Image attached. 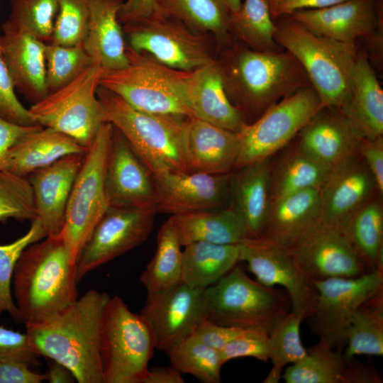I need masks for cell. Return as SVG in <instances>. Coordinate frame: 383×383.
I'll use <instances>...</instances> for the list:
<instances>
[{
    "mask_svg": "<svg viewBox=\"0 0 383 383\" xmlns=\"http://www.w3.org/2000/svg\"><path fill=\"white\" fill-rule=\"evenodd\" d=\"M224 363L240 357L269 360V334L261 330L245 329L242 335L229 342L221 350Z\"/></svg>",
    "mask_w": 383,
    "mask_h": 383,
    "instance_id": "48",
    "label": "cell"
},
{
    "mask_svg": "<svg viewBox=\"0 0 383 383\" xmlns=\"http://www.w3.org/2000/svg\"><path fill=\"white\" fill-rule=\"evenodd\" d=\"M228 9L230 14L237 12L241 6V0H222Z\"/></svg>",
    "mask_w": 383,
    "mask_h": 383,
    "instance_id": "60",
    "label": "cell"
},
{
    "mask_svg": "<svg viewBox=\"0 0 383 383\" xmlns=\"http://www.w3.org/2000/svg\"><path fill=\"white\" fill-rule=\"evenodd\" d=\"M96 94L108 122L123 134L152 177L189 172L183 152L187 117L138 111L100 85Z\"/></svg>",
    "mask_w": 383,
    "mask_h": 383,
    "instance_id": "5",
    "label": "cell"
},
{
    "mask_svg": "<svg viewBox=\"0 0 383 383\" xmlns=\"http://www.w3.org/2000/svg\"><path fill=\"white\" fill-rule=\"evenodd\" d=\"M306 355L284 370L287 383H346V360L343 349L333 348L324 339L306 349Z\"/></svg>",
    "mask_w": 383,
    "mask_h": 383,
    "instance_id": "39",
    "label": "cell"
},
{
    "mask_svg": "<svg viewBox=\"0 0 383 383\" xmlns=\"http://www.w3.org/2000/svg\"><path fill=\"white\" fill-rule=\"evenodd\" d=\"M50 360L49 370L47 372L48 381L50 383H70L77 382L72 372L62 364L47 358Z\"/></svg>",
    "mask_w": 383,
    "mask_h": 383,
    "instance_id": "59",
    "label": "cell"
},
{
    "mask_svg": "<svg viewBox=\"0 0 383 383\" xmlns=\"http://www.w3.org/2000/svg\"><path fill=\"white\" fill-rule=\"evenodd\" d=\"M245 330L220 325L204 318L192 335L204 345L221 351L229 342L242 335Z\"/></svg>",
    "mask_w": 383,
    "mask_h": 383,
    "instance_id": "51",
    "label": "cell"
},
{
    "mask_svg": "<svg viewBox=\"0 0 383 383\" xmlns=\"http://www.w3.org/2000/svg\"><path fill=\"white\" fill-rule=\"evenodd\" d=\"M240 262V244L194 242L182 250L181 282L205 289L214 284Z\"/></svg>",
    "mask_w": 383,
    "mask_h": 383,
    "instance_id": "34",
    "label": "cell"
},
{
    "mask_svg": "<svg viewBox=\"0 0 383 383\" xmlns=\"http://www.w3.org/2000/svg\"><path fill=\"white\" fill-rule=\"evenodd\" d=\"M377 1H378L379 2H380V3H382V2H383L382 0H377Z\"/></svg>",
    "mask_w": 383,
    "mask_h": 383,
    "instance_id": "62",
    "label": "cell"
},
{
    "mask_svg": "<svg viewBox=\"0 0 383 383\" xmlns=\"http://www.w3.org/2000/svg\"><path fill=\"white\" fill-rule=\"evenodd\" d=\"M104 184L109 206L157 209L158 197L152 174L114 126Z\"/></svg>",
    "mask_w": 383,
    "mask_h": 383,
    "instance_id": "17",
    "label": "cell"
},
{
    "mask_svg": "<svg viewBox=\"0 0 383 383\" xmlns=\"http://www.w3.org/2000/svg\"><path fill=\"white\" fill-rule=\"evenodd\" d=\"M28 364L13 360L0 359V383H40L48 379L47 373H37Z\"/></svg>",
    "mask_w": 383,
    "mask_h": 383,
    "instance_id": "53",
    "label": "cell"
},
{
    "mask_svg": "<svg viewBox=\"0 0 383 383\" xmlns=\"http://www.w3.org/2000/svg\"><path fill=\"white\" fill-rule=\"evenodd\" d=\"M274 20L277 44L303 67L321 106L340 109L350 95L358 54L355 43L316 35L289 15Z\"/></svg>",
    "mask_w": 383,
    "mask_h": 383,
    "instance_id": "4",
    "label": "cell"
},
{
    "mask_svg": "<svg viewBox=\"0 0 383 383\" xmlns=\"http://www.w3.org/2000/svg\"><path fill=\"white\" fill-rule=\"evenodd\" d=\"M322 108L312 86L282 99L238 133L239 147L233 171L272 157L288 145Z\"/></svg>",
    "mask_w": 383,
    "mask_h": 383,
    "instance_id": "12",
    "label": "cell"
},
{
    "mask_svg": "<svg viewBox=\"0 0 383 383\" xmlns=\"http://www.w3.org/2000/svg\"><path fill=\"white\" fill-rule=\"evenodd\" d=\"M303 320L294 312H289L269 333V360L272 367L263 382H279L284 367L297 362L306 355L300 337Z\"/></svg>",
    "mask_w": 383,
    "mask_h": 383,
    "instance_id": "42",
    "label": "cell"
},
{
    "mask_svg": "<svg viewBox=\"0 0 383 383\" xmlns=\"http://www.w3.org/2000/svg\"><path fill=\"white\" fill-rule=\"evenodd\" d=\"M216 62L228 98L246 123L311 86L303 67L288 51L253 50L232 36L218 45Z\"/></svg>",
    "mask_w": 383,
    "mask_h": 383,
    "instance_id": "1",
    "label": "cell"
},
{
    "mask_svg": "<svg viewBox=\"0 0 383 383\" xmlns=\"http://www.w3.org/2000/svg\"><path fill=\"white\" fill-rule=\"evenodd\" d=\"M39 357L33 350L27 333L0 326V359L18 360L28 365H39Z\"/></svg>",
    "mask_w": 383,
    "mask_h": 383,
    "instance_id": "50",
    "label": "cell"
},
{
    "mask_svg": "<svg viewBox=\"0 0 383 383\" xmlns=\"http://www.w3.org/2000/svg\"><path fill=\"white\" fill-rule=\"evenodd\" d=\"M377 194L376 182L360 154L331 172L321 189L318 223L341 230Z\"/></svg>",
    "mask_w": 383,
    "mask_h": 383,
    "instance_id": "20",
    "label": "cell"
},
{
    "mask_svg": "<svg viewBox=\"0 0 383 383\" xmlns=\"http://www.w3.org/2000/svg\"><path fill=\"white\" fill-rule=\"evenodd\" d=\"M331 172L295 141L274 162L272 159L270 202L301 190L321 188Z\"/></svg>",
    "mask_w": 383,
    "mask_h": 383,
    "instance_id": "33",
    "label": "cell"
},
{
    "mask_svg": "<svg viewBox=\"0 0 383 383\" xmlns=\"http://www.w3.org/2000/svg\"><path fill=\"white\" fill-rule=\"evenodd\" d=\"M161 14L155 0H126L119 10L118 17L122 26Z\"/></svg>",
    "mask_w": 383,
    "mask_h": 383,
    "instance_id": "55",
    "label": "cell"
},
{
    "mask_svg": "<svg viewBox=\"0 0 383 383\" xmlns=\"http://www.w3.org/2000/svg\"><path fill=\"white\" fill-rule=\"evenodd\" d=\"M276 26L265 0H244L229 16L230 35L259 51L282 50L274 40Z\"/></svg>",
    "mask_w": 383,
    "mask_h": 383,
    "instance_id": "40",
    "label": "cell"
},
{
    "mask_svg": "<svg viewBox=\"0 0 383 383\" xmlns=\"http://www.w3.org/2000/svg\"><path fill=\"white\" fill-rule=\"evenodd\" d=\"M128 65L104 72L100 86L133 109L162 116L194 117L184 98L187 71L169 67L126 45Z\"/></svg>",
    "mask_w": 383,
    "mask_h": 383,
    "instance_id": "7",
    "label": "cell"
},
{
    "mask_svg": "<svg viewBox=\"0 0 383 383\" xmlns=\"http://www.w3.org/2000/svg\"><path fill=\"white\" fill-rule=\"evenodd\" d=\"M1 30L0 55L15 89L28 101L36 103L47 95L46 43L8 20Z\"/></svg>",
    "mask_w": 383,
    "mask_h": 383,
    "instance_id": "23",
    "label": "cell"
},
{
    "mask_svg": "<svg viewBox=\"0 0 383 383\" xmlns=\"http://www.w3.org/2000/svg\"><path fill=\"white\" fill-rule=\"evenodd\" d=\"M113 126H101L84 155L67 202L60 233L71 260L77 264L79 253L109 204L104 174Z\"/></svg>",
    "mask_w": 383,
    "mask_h": 383,
    "instance_id": "11",
    "label": "cell"
},
{
    "mask_svg": "<svg viewBox=\"0 0 383 383\" xmlns=\"http://www.w3.org/2000/svg\"><path fill=\"white\" fill-rule=\"evenodd\" d=\"M129 48L173 69L192 71L216 60L218 43L183 22L165 15L122 25Z\"/></svg>",
    "mask_w": 383,
    "mask_h": 383,
    "instance_id": "10",
    "label": "cell"
},
{
    "mask_svg": "<svg viewBox=\"0 0 383 383\" xmlns=\"http://www.w3.org/2000/svg\"><path fill=\"white\" fill-rule=\"evenodd\" d=\"M317 297L308 319L313 332L332 348L345 345V330L359 306L383 291V271L374 270L354 277L313 280Z\"/></svg>",
    "mask_w": 383,
    "mask_h": 383,
    "instance_id": "13",
    "label": "cell"
},
{
    "mask_svg": "<svg viewBox=\"0 0 383 383\" xmlns=\"http://www.w3.org/2000/svg\"><path fill=\"white\" fill-rule=\"evenodd\" d=\"M321 188L296 192L270 202L260 239L289 250L318 222Z\"/></svg>",
    "mask_w": 383,
    "mask_h": 383,
    "instance_id": "27",
    "label": "cell"
},
{
    "mask_svg": "<svg viewBox=\"0 0 383 383\" xmlns=\"http://www.w3.org/2000/svg\"><path fill=\"white\" fill-rule=\"evenodd\" d=\"M296 142L330 171L360 155L362 135L340 109L322 107L299 132Z\"/></svg>",
    "mask_w": 383,
    "mask_h": 383,
    "instance_id": "21",
    "label": "cell"
},
{
    "mask_svg": "<svg viewBox=\"0 0 383 383\" xmlns=\"http://www.w3.org/2000/svg\"><path fill=\"white\" fill-rule=\"evenodd\" d=\"M47 95L70 83L94 63L84 44L63 46L46 43Z\"/></svg>",
    "mask_w": 383,
    "mask_h": 383,
    "instance_id": "43",
    "label": "cell"
},
{
    "mask_svg": "<svg viewBox=\"0 0 383 383\" xmlns=\"http://www.w3.org/2000/svg\"><path fill=\"white\" fill-rule=\"evenodd\" d=\"M184 98L194 117L235 133L246 124L228 98L216 60L187 71Z\"/></svg>",
    "mask_w": 383,
    "mask_h": 383,
    "instance_id": "26",
    "label": "cell"
},
{
    "mask_svg": "<svg viewBox=\"0 0 383 383\" xmlns=\"http://www.w3.org/2000/svg\"><path fill=\"white\" fill-rule=\"evenodd\" d=\"M346 0H277L270 13L273 19L300 9H319Z\"/></svg>",
    "mask_w": 383,
    "mask_h": 383,
    "instance_id": "56",
    "label": "cell"
},
{
    "mask_svg": "<svg viewBox=\"0 0 383 383\" xmlns=\"http://www.w3.org/2000/svg\"><path fill=\"white\" fill-rule=\"evenodd\" d=\"M13 80L0 55V117L18 125H37L31 118L28 109L25 108L17 98Z\"/></svg>",
    "mask_w": 383,
    "mask_h": 383,
    "instance_id": "49",
    "label": "cell"
},
{
    "mask_svg": "<svg viewBox=\"0 0 383 383\" xmlns=\"http://www.w3.org/2000/svg\"><path fill=\"white\" fill-rule=\"evenodd\" d=\"M231 173L169 172L153 177L157 212L175 216L229 206Z\"/></svg>",
    "mask_w": 383,
    "mask_h": 383,
    "instance_id": "19",
    "label": "cell"
},
{
    "mask_svg": "<svg viewBox=\"0 0 383 383\" xmlns=\"http://www.w3.org/2000/svg\"><path fill=\"white\" fill-rule=\"evenodd\" d=\"M157 209L109 206L84 245L77 262V280L142 244Z\"/></svg>",
    "mask_w": 383,
    "mask_h": 383,
    "instance_id": "14",
    "label": "cell"
},
{
    "mask_svg": "<svg viewBox=\"0 0 383 383\" xmlns=\"http://www.w3.org/2000/svg\"><path fill=\"white\" fill-rule=\"evenodd\" d=\"M182 373L177 369L166 366H155L148 370L143 383H184Z\"/></svg>",
    "mask_w": 383,
    "mask_h": 383,
    "instance_id": "58",
    "label": "cell"
},
{
    "mask_svg": "<svg viewBox=\"0 0 383 383\" xmlns=\"http://www.w3.org/2000/svg\"><path fill=\"white\" fill-rule=\"evenodd\" d=\"M343 357L358 355H383V291L361 304L345 330Z\"/></svg>",
    "mask_w": 383,
    "mask_h": 383,
    "instance_id": "38",
    "label": "cell"
},
{
    "mask_svg": "<svg viewBox=\"0 0 383 383\" xmlns=\"http://www.w3.org/2000/svg\"><path fill=\"white\" fill-rule=\"evenodd\" d=\"M13 277L16 306L26 325L49 321L78 299L77 264L60 234L28 246Z\"/></svg>",
    "mask_w": 383,
    "mask_h": 383,
    "instance_id": "3",
    "label": "cell"
},
{
    "mask_svg": "<svg viewBox=\"0 0 383 383\" xmlns=\"http://www.w3.org/2000/svg\"><path fill=\"white\" fill-rule=\"evenodd\" d=\"M239 140L235 133L196 117H187L183 152L189 172L222 174L232 172Z\"/></svg>",
    "mask_w": 383,
    "mask_h": 383,
    "instance_id": "25",
    "label": "cell"
},
{
    "mask_svg": "<svg viewBox=\"0 0 383 383\" xmlns=\"http://www.w3.org/2000/svg\"><path fill=\"white\" fill-rule=\"evenodd\" d=\"M171 365L182 374H189L204 383L221 382L225 364L220 350L209 347L192 335L184 338L167 352Z\"/></svg>",
    "mask_w": 383,
    "mask_h": 383,
    "instance_id": "41",
    "label": "cell"
},
{
    "mask_svg": "<svg viewBox=\"0 0 383 383\" xmlns=\"http://www.w3.org/2000/svg\"><path fill=\"white\" fill-rule=\"evenodd\" d=\"M204 303L205 318L216 323L269 334L289 312L290 301L285 290L252 279L237 265L204 289Z\"/></svg>",
    "mask_w": 383,
    "mask_h": 383,
    "instance_id": "6",
    "label": "cell"
},
{
    "mask_svg": "<svg viewBox=\"0 0 383 383\" xmlns=\"http://www.w3.org/2000/svg\"><path fill=\"white\" fill-rule=\"evenodd\" d=\"M340 109L362 138L383 136V91L365 52H358L350 95Z\"/></svg>",
    "mask_w": 383,
    "mask_h": 383,
    "instance_id": "30",
    "label": "cell"
},
{
    "mask_svg": "<svg viewBox=\"0 0 383 383\" xmlns=\"http://www.w3.org/2000/svg\"><path fill=\"white\" fill-rule=\"evenodd\" d=\"M182 246L176 228L170 218L159 230L154 256L140 276L148 293L163 290L181 282Z\"/></svg>",
    "mask_w": 383,
    "mask_h": 383,
    "instance_id": "37",
    "label": "cell"
},
{
    "mask_svg": "<svg viewBox=\"0 0 383 383\" xmlns=\"http://www.w3.org/2000/svg\"><path fill=\"white\" fill-rule=\"evenodd\" d=\"M360 154L372 174L381 196L383 194V136L374 139L362 138Z\"/></svg>",
    "mask_w": 383,
    "mask_h": 383,
    "instance_id": "52",
    "label": "cell"
},
{
    "mask_svg": "<svg viewBox=\"0 0 383 383\" xmlns=\"http://www.w3.org/2000/svg\"><path fill=\"white\" fill-rule=\"evenodd\" d=\"M149 326L155 349L167 353L192 335L205 318L204 289L182 283L148 293L140 314Z\"/></svg>",
    "mask_w": 383,
    "mask_h": 383,
    "instance_id": "16",
    "label": "cell"
},
{
    "mask_svg": "<svg viewBox=\"0 0 383 383\" xmlns=\"http://www.w3.org/2000/svg\"><path fill=\"white\" fill-rule=\"evenodd\" d=\"M382 196L377 194L360 209L341 231L367 270L383 271Z\"/></svg>",
    "mask_w": 383,
    "mask_h": 383,
    "instance_id": "35",
    "label": "cell"
},
{
    "mask_svg": "<svg viewBox=\"0 0 383 383\" xmlns=\"http://www.w3.org/2000/svg\"><path fill=\"white\" fill-rule=\"evenodd\" d=\"M162 15L192 29L213 36L218 44L228 40L230 12L222 0H155Z\"/></svg>",
    "mask_w": 383,
    "mask_h": 383,
    "instance_id": "36",
    "label": "cell"
},
{
    "mask_svg": "<svg viewBox=\"0 0 383 383\" xmlns=\"http://www.w3.org/2000/svg\"><path fill=\"white\" fill-rule=\"evenodd\" d=\"M85 154L65 156L27 177L33 190L37 218L47 236H57L63 229L67 202Z\"/></svg>",
    "mask_w": 383,
    "mask_h": 383,
    "instance_id": "24",
    "label": "cell"
},
{
    "mask_svg": "<svg viewBox=\"0 0 383 383\" xmlns=\"http://www.w3.org/2000/svg\"><path fill=\"white\" fill-rule=\"evenodd\" d=\"M40 126H22L0 117V171L5 170L9 150L22 138Z\"/></svg>",
    "mask_w": 383,
    "mask_h": 383,
    "instance_id": "54",
    "label": "cell"
},
{
    "mask_svg": "<svg viewBox=\"0 0 383 383\" xmlns=\"http://www.w3.org/2000/svg\"><path fill=\"white\" fill-rule=\"evenodd\" d=\"M59 0H10L8 21L49 43L58 12Z\"/></svg>",
    "mask_w": 383,
    "mask_h": 383,
    "instance_id": "45",
    "label": "cell"
},
{
    "mask_svg": "<svg viewBox=\"0 0 383 383\" xmlns=\"http://www.w3.org/2000/svg\"><path fill=\"white\" fill-rule=\"evenodd\" d=\"M89 18V0H59L50 43L63 46L84 43Z\"/></svg>",
    "mask_w": 383,
    "mask_h": 383,
    "instance_id": "47",
    "label": "cell"
},
{
    "mask_svg": "<svg viewBox=\"0 0 383 383\" xmlns=\"http://www.w3.org/2000/svg\"><path fill=\"white\" fill-rule=\"evenodd\" d=\"M272 157L252 162L231 173V201L243 218L248 238H261L269 208Z\"/></svg>",
    "mask_w": 383,
    "mask_h": 383,
    "instance_id": "28",
    "label": "cell"
},
{
    "mask_svg": "<svg viewBox=\"0 0 383 383\" xmlns=\"http://www.w3.org/2000/svg\"><path fill=\"white\" fill-rule=\"evenodd\" d=\"M0 51H1V48H0Z\"/></svg>",
    "mask_w": 383,
    "mask_h": 383,
    "instance_id": "63",
    "label": "cell"
},
{
    "mask_svg": "<svg viewBox=\"0 0 383 383\" xmlns=\"http://www.w3.org/2000/svg\"><path fill=\"white\" fill-rule=\"evenodd\" d=\"M382 4L377 0H346L319 9H300L289 16L313 33L355 43L382 26Z\"/></svg>",
    "mask_w": 383,
    "mask_h": 383,
    "instance_id": "22",
    "label": "cell"
},
{
    "mask_svg": "<svg viewBox=\"0 0 383 383\" xmlns=\"http://www.w3.org/2000/svg\"><path fill=\"white\" fill-rule=\"evenodd\" d=\"M86 148L72 138L55 130L39 127L16 143L8 152L5 171L26 177L72 154H85Z\"/></svg>",
    "mask_w": 383,
    "mask_h": 383,
    "instance_id": "31",
    "label": "cell"
},
{
    "mask_svg": "<svg viewBox=\"0 0 383 383\" xmlns=\"http://www.w3.org/2000/svg\"><path fill=\"white\" fill-rule=\"evenodd\" d=\"M36 218L33 190L28 179L0 171V222L9 218L31 221Z\"/></svg>",
    "mask_w": 383,
    "mask_h": 383,
    "instance_id": "46",
    "label": "cell"
},
{
    "mask_svg": "<svg viewBox=\"0 0 383 383\" xmlns=\"http://www.w3.org/2000/svg\"><path fill=\"white\" fill-rule=\"evenodd\" d=\"M124 0H89L88 32L84 46L104 72L128 65L126 43L118 12Z\"/></svg>",
    "mask_w": 383,
    "mask_h": 383,
    "instance_id": "29",
    "label": "cell"
},
{
    "mask_svg": "<svg viewBox=\"0 0 383 383\" xmlns=\"http://www.w3.org/2000/svg\"><path fill=\"white\" fill-rule=\"evenodd\" d=\"M382 380L380 374L369 365L355 361L353 357L346 360V383H380Z\"/></svg>",
    "mask_w": 383,
    "mask_h": 383,
    "instance_id": "57",
    "label": "cell"
},
{
    "mask_svg": "<svg viewBox=\"0 0 383 383\" xmlns=\"http://www.w3.org/2000/svg\"><path fill=\"white\" fill-rule=\"evenodd\" d=\"M182 246L194 242L237 245L248 238L246 224L231 205L217 210L171 216Z\"/></svg>",
    "mask_w": 383,
    "mask_h": 383,
    "instance_id": "32",
    "label": "cell"
},
{
    "mask_svg": "<svg viewBox=\"0 0 383 383\" xmlns=\"http://www.w3.org/2000/svg\"><path fill=\"white\" fill-rule=\"evenodd\" d=\"M109 298L90 289L50 321L26 325L33 350L67 367L79 383H104L100 334Z\"/></svg>",
    "mask_w": 383,
    "mask_h": 383,
    "instance_id": "2",
    "label": "cell"
},
{
    "mask_svg": "<svg viewBox=\"0 0 383 383\" xmlns=\"http://www.w3.org/2000/svg\"><path fill=\"white\" fill-rule=\"evenodd\" d=\"M289 251L313 280L354 277L368 272L341 230L318 223Z\"/></svg>",
    "mask_w": 383,
    "mask_h": 383,
    "instance_id": "18",
    "label": "cell"
},
{
    "mask_svg": "<svg viewBox=\"0 0 383 383\" xmlns=\"http://www.w3.org/2000/svg\"><path fill=\"white\" fill-rule=\"evenodd\" d=\"M47 233L38 218L31 221L29 230L15 241L0 245V316L6 311L18 322H23L21 314L14 304L11 292V279L16 262L23 251L40 241Z\"/></svg>",
    "mask_w": 383,
    "mask_h": 383,
    "instance_id": "44",
    "label": "cell"
},
{
    "mask_svg": "<svg viewBox=\"0 0 383 383\" xmlns=\"http://www.w3.org/2000/svg\"><path fill=\"white\" fill-rule=\"evenodd\" d=\"M266 1V3L267 4L268 6H269V9H270V11L271 12V11L273 9L275 4H276V1L277 0H265Z\"/></svg>",
    "mask_w": 383,
    "mask_h": 383,
    "instance_id": "61",
    "label": "cell"
},
{
    "mask_svg": "<svg viewBox=\"0 0 383 383\" xmlns=\"http://www.w3.org/2000/svg\"><path fill=\"white\" fill-rule=\"evenodd\" d=\"M240 261L246 262L262 284L283 287L292 311L304 320L309 317L317 290L313 280L301 270L289 250L262 239L248 238L240 243Z\"/></svg>",
    "mask_w": 383,
    "mask_h": 383,
    "instance_id": "15",
    "label": "cell"
},
{
    "mask_svg": "<svg viewBox=\"0 0 383 383\" xmlns=\"http://www.w3.org/2000/svg\"><path fill=\"white\" fill-rule=\"evenodd\" d=\"M104 72L94 62L68 84L32 104L28 111L33 121L88 148L108 122L96 94Z\"/></svg>",
    "mask_w": 383,
    "mask_h": 383,
    "instance_id": "9",
    "label": "cell"
},
{
    "mask_svg": "<svg viewBox=\"0 0 383 383\" xmlns=\"http://www.w3.org/2000/svg\"><path fill=\"white\" fill-rule=\"evenodd\" d=\"M155 350L152 333L143 318L119 296L110 297L100 334L104 383H143Z\"/></svg>",
    "mask_w": 383,
    "mask_h": 383,
    "instance_id": "8",
    "label": "cell"
}]
</instances>
